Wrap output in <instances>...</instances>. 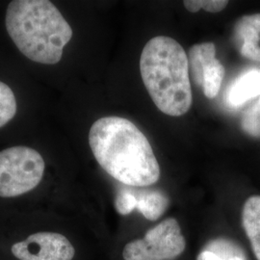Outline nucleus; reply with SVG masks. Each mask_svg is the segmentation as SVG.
<instances>
[{
  "label": "nucleus",
  "mask_w": 260,
  "mask_h": 260,
  "mask_svg": "<svg viewBox=\"0 0 260 260\" xmlns=\"http://www.w3.org/2000/svg\"><path fill=\"white\" fill-rule=\"evenodd\" d=\"M233 42L240 55L260 63V14L246 15L233 28Z\"/></svg>",
  "instance_id": "6e6552de"
},
{
  "label": "nucleus",
  "mask_w": 260,
  "mask_h": 260,
  "mask_svg": "<svg viewBox=\"0 0 260 260\" xmlns=\"http://www.w3.org/2000/svg\"><path fill=\"white\" fill-rule=\"evenodd\" d=\"M184 7L191 13H197L201 9L206 12L218 13L223 11L229 4L226 0H186L183 2Z\"/></svg>",
  "instance_id": "2eb2a0df"
},
{
  "label": "nucleus",
  "mask_w": 260,
  "mask_h": 260,
  "mask_svg": "<svg viewBox=\"0 0 260 260\" xmlns=\"http://www.w3.org/2000/svg\"><path fill=\"white\" fill-rule=\"evenodd\" d=\"M12 253L19 260H73L75 250L62 234L38 233L14 244Z\"/></svg>",
  "instance_id": "0eeeda50"
},
{
  "label": "nucleus",
  "mask_w": 260,
  "mask_h": 260,
  "mask_svg": "<svg viewBox=\"0 0 260 260\" xmlns=\"http://www.w3.org/2000/svg\"><path fill=\"white\" fill-rule=\"evenodd\" d=\"M45 160L36 149L17 146L0 151V197L14 198L36 188L44 177Z\"/></svg>",
  "instance_id": "20e7f679"
},
{
  "label": "nucleus",
  "mask_w": 260,
  "mask_h": 260,
  "mask_svg": "<svg viewBox=\"0 0 260 260\" xmlns=\"http://www.w3.org/2000/svg\"><path fill=\"white\" fill-rule=\"evenodd\" d=\"M115 207L121 215H128L137 208L135 191L131 189H121L116 197Z\"/></svg>",
  "instance_id": "dca6fc26"
},
{
  "label": "nucleus",
  "mask_w": 260,
  "mask_h": 260,
  "mask_svg": "<svg viewBox=\"0 0 260 260\" xmlns=\"http://www.w3.org/2000/svg\"><path fill=\"white\" fill-rule=\"evenodd\" d=\"M189 71L195 83L207 99H214L220 92L225 70L216 58L213 43L197 44L189 49Z\"/></svg>",
  "instance_id": "423d86ee"
},
{
  "label": "nucleus",
  "mask_w": 260,
  "mask_h": 260,
  "mask_svg": "<svg viewBox=\"0 0 260 260\" xmlns=\"http://www.w3.org/2000/svg\"><path fill=\"white\" fill-rule=\"evenodd\" d=\"M10 38L31 61L45 65L60 62L73 29L48 0H14L5 19Z\"/></svg>",
  "instance_id": "f03ea898"
},
{
  "label": "nucleus",
  "mask_w": 260,
  "mask_h": 260,
  "mask_svg": "<svg viewBox=\"0 0 260 260\" xmlns=\"http://www.w3.org/2000/svg\"><path fill=\"white\" fill-rule=\"evenodd\" d=\"M140 72L160 111L172 117L189 111L193 102L189 63L178 42L167 36L149 40L140 57Z\"/></svg>",
  "instance_id": "7ed1b4c3"
},
{
  "label": "nucleus",
  "mask_w": 260,
  "mask_h": 260,
  "mask_svg": "<svg viewBox=\"0 0 260 260\" xmlns=\"http://www.w3.org/2000/svg\"><path fill=\"white\" fill-rule=\"evenodd\" d=\"M242 224L255 258L260 260V196H251L245 202Z\"/></svg>",
  "instance_id": "9d476101"
},
{
  "label": "nucleus",
  "mask_w": 260,
  "mask_h": 260,
  "mask_svg": "<svg viewBox=\"0 0 260 260\" xmlns=\"http://www.w3.org/2000/svg\"><path fill=\"white\" fill-rule=\"evenodd\" d=\"M137 210L149 221H156L166 211L170 201L167 196L159 190L135 191Z\"/></svg>",
  "instance_id": "f8f14e48"
},
{
  "label": "nucleus",
  "mask_w": 260,
  "mask_h": 260,
  "mask_svg": "<svg viewBox=\"0 0 260 260\" xmlns=\"http://www.w3.org/2000/svg\"><path fill=\"white\" fill-rule=\"evenodd\" d=\"M17 113V101L12 89L0 81V127L7 124Z\"/></svg>",
  "instance_id": "ddd939ff"
},
{
  "label": "nucleus",
  "mask_w": 260,
  "mask_h": 260,
  "mask_svg": "<svg viewBox=\"0 0 260 260\" xmlns=\"http://www.w3.org/2000/svg\"><path fill=\"white\" fill-rule=\"evenodd\" d=\"M185 248V238L177 219L168 218L150 229L144 238L127 243L122 257L124 260H173Z\"/></svg>",
  "instance_id": "39448f33"
},
{
  "label": "nucleus",
  "mask_w": 260,
  "mask_h": 260,
  "mask_svg": "<svg viewBox=\"0 0 260 260\" xmlns=\"http://www.w3.org/2000/svg\"><path fill=\"white\" fill-rule=\"evenodd\" d=\"M260 95V68H251L238 75L224 93L231 108H238Z\"/></svg>",
  "instance_id": "1a4fd4ad"
},
{
  "label": "nucleus",
  "mask_w": 260,
  "mask_h": 260,
  "mask_svg": "<svg viewBox=\"0 0 260 260\" xmlns=\"http://www.w3.org/2000/svg\"><path fill=\"white\" fill-rule=\"evenodd\" d=\"M197 260H248L246 252L236 242L229 238H215L200 251Z\"/></svg>",
  "instance_id": "9b49d317"
},
{
  "label": "nucleus",
  "mask_w": 260,
  "mask_h": 260,
  "mask_svg": "<svg viewBox=\"0 0 260 260\" xmlns=\"http://www.w3.org/2000/svg\"><path fill=\"white\" fill-rule=\"evenodd\" d=\"M89 144L100 166L130 187H148L160 178V167L149 140L129 120L104 117L93 122Z\"/></svg>",
  "instance_id": "f257e3e1"
},
{
  "label": "nucleus",
  "mask_w": 260,
  "mask_h": 260,
  "mask_svg": "<svg viewBox=\"0 0 260 260\" xmlns=\"http://www.w3.org/2000/svg\"><path fill=\"white\" fill-rule=\"evenodd\" d=\"M241 128L252 138H260V95L251 106L244 112L240 122Z\"/></svg>",
  "instance_id": "4468645a"
}]
</instances>
